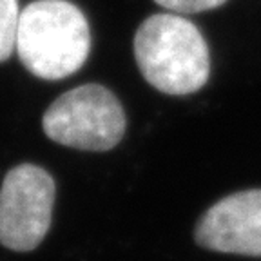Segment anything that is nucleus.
Returning <instances> with one entry per match:
<instances>
[{
	"instance_id": "obj_7",
	"label": "nucleus",
	"mask_w": 261,
	"mask_h": 261,
	"mask_svg": "<svg viewBox=\"0 0 261 261\" xmlns=\"http://www.w3.org/2000/svg\"><path fill=\"white\" fill-rule=\"evenodd\" d=\"M154 2L174 13H201L220 8L227 0H154Z\"/></svg>"
},
{
	"instance_id": "obj_1",
	"label": "nucleus",
	"mask_w": 261,
	"mask_h": 261,
	"mask_svg": "<svg viewBox=\"0 0 261 261\" xmlns=\"http://www.w3.org/2000/svg\"><path fill=\"white\" fill-rule=\"evenodd\" d=\"M135 57L142 76L172 96L200 91L211 73L208 47L200 29L171 13L142 22L135 35Z\"/></svg>"
},
{
	"instance_id": "obj_5",
	"label": "nucleus",
	"mask_w": 261,
	"mask_h": 261,
	"mask_svg": "<svg viewBox=\"0 0 261 261\" xmlns=\"http://www.w3.org/2000/svg\"><path fill=\"white\" fill-rule=\"evenodd\" d=\"M194 236L200 247L214 252L261 257V189L234 192L214 203Z\"/></svg>"
},
{
	"instance_id": "obj_4",
	"label": "nucleus",
	"mask_w": 261,
	"mask_h": 261,
	"mask_svg": "<svg viewBox=\"0 0 261 261\" xmlns=\"http://www.w3.org/2000/svg\"><path fill=\"white\" fill-rule=\"evenodd\" d=\"M55 179L33 163H20L6 174L0 187V243L29 252L44 241L55 205Z\"/></svg>"
},
{
	"instance_id": "obj_6",
	"label": "nucleus",
	"mask_w": 261,
	"mask_h": 261,
	"mask_svg": "<svg viewBox=\"0 0 261 261\" xmlns=\"http://www.w3.org/2000/svg\"><path fill=\"white\" fill-rule=\"evenodd\" d=\"M18 18L16 0H0V62H6L15 51Z\"/></svg>"
},
{
	"instance_id": "obj_3",
	"label": "nucleus",
	"mask_w": 261,
	"mask_h": 261,
	"mask_svg": "<svg viewBox=\"0 0 261 261\" xmlns=\"http://www.w3.org/2000/svg\"><path fill=\"white\" fill-rule=\"evenodd\" d=\"M125 111L107 87L87 84L57 98L44 113L47 138L80 151H109L125 135Z\"/></svg>"
},
{
	"instance_id": "obj_2",
	"label": "nucleus",
	"mask_w": 261,
	"mask_h": 261,
	"mask_svg": "<svg viewBox=\"0 0 261 261\" xmlns=\"http://www.w3.org/2000/svg\"><path fill=\"white\" fill-rule=\"evenodd\" d=\"M15 49L29 73L60 80L86 64L91 51L89 24L67 0H37L20 13Z\"/></svg>"
}]
</instances>
